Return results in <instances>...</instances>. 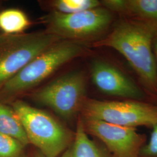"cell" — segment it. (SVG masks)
I'll use <instances>...</instances> for the list:
<instances>
[{"mask_svg": "<svg viewBox=\"0 0 157 157\" xmlns=\"http://www.w3.org/2000/svg\"><path fill=\"white\" fill-rule=\"evenodd\" d=\"M156 26L122 17L111 32L93 43L94 47H108L117 51L128 62L137 76L143 89L157 101V67L152 50Z\"/></svg>", "mask_w": 157, "mask_h": 157, "instance_id": "obj_1", "label": "cell"}, {"mask_svg": "<svg viewBox=\"0 0 157 157\" xmlns=\"http://www.w3.org/2000/svg\"><path fill=\"white\" fill-rule=\"evenodd\" d=\"M84 44L62 40L44 51L0 89V101H11L33 88L67 62L87 52Z\"/></svg>", "mask_w": 157, "mask_h": 157, "instance_id": "obj_2", "label": "cell"}, {"mask_svg": "<svg viewBox=\"0 0 157 157\" xmlns=\"http://www.w3.org/2000/svg\"><path fill=\"white\" fill-rule=\"evenodd\" d=\"M113 13L102 6L71 14L52 12L42 18L46 32L63 40L96 42L109 29Z\"/></svg>", "mask_w": 157, "mask_h": 157, "instance_id": "obj_3", "label": "cell"}, {"mask_svg": "<svg viewBox=\"0 0 157 157\" xmlns=\"http://www.w3.org/2000/svg\"><path fill=\"white\" fill-rule=\"evenodd\" d=\"M12 105L29 143L39 148L44 157H58L67 149L71 134L56 119L20 100Z\"/></svg>", "mask_w": 157, "mask_h": 157, "instance_id": "obj_4", "label": "cell"}, {"mask_svg": "<svg viewBox=\"0 0 157 157\" xmlns=\"http://www.w3.org/2000/svg\"><path fill=\"white\" fill-rule=\"evenodd\" d=\"M62 40L45 30L0 34V89L36 57Z\"/></svg>", "mask_w": 157, "mask_h": 157, "instance_id": "obj_5", "label": "cell"}, {"mask_svg": "<svg viewBox=\"0 0 157 157\" xmlns=\"http://www.w3.org/2000/svg\"><path fill=\"white\" fill-rule=\"evenodd\" d=\"M81 110L84 118L122 126L152 128L157 124V105L146 101H100L86 98Z\"/></svg>", "mask_w": 157, "mask_h": 157, "instance_id": "obj_6", "label": "cell"}, {"mask_svg": "<svg viewBox=\"0 0 157 157\" xmlns=\"http://www.w3.org/2000/svg\"><path fill=\"white\" fill-rule=\"evenodd\" d=\"M86 78L80 71H73L56 78L37 91L34 100L49 107L65 119L73 118L82 109L86 97Z\"/></svg>", "mask_w": 157, "mask_h": 157, "instance_id": "obj_7", "label": "cell"}, {"mask_svg": "<svg viewBox=\"0 0 157 157\" xmlns=\"http://www.w3.org/2000/svg\"><path fill=\"white\" fill-rule=\"evenodd\" d=\"M82 120L87 133L101 141L113 157H139L146 143V135L136 128L94 119L83 118Z\"/></svg>", "mask_w": 157, "mask_h": 157, "instance_id": "obj_8", "label": "cell"}, {"mask_svg": "<svg viewBox=\"0 0 157 157\" xmlns=\"http://www.w3.org/2000/svg\"><path fill=\"white\" fill-rule=\"evenodd\" d=\"M90 75L93 84L105 94L136 101L149 99L143 89L132 78L105 61L96 59L92 62Z\"/></svg>", "mask_w": 157, "mask_h": 157, "instance_id": "obj_9", "label": "cell"}, {"mask_svg": "<svg viewBox=\"0 0 157 157\" xmlns=\"http://www.w3.org/2000/svg\"><path fill=\"white\" fill-rule=\"evenodd\" d=\"M101 6L122 17L139 21L157 28V0H103Z\"/></svg>", "mask_w": 157, "mask_h": 157, "instance_id": "obj_10", "label": "cell"}, {"mask_svg": "<svg viewBox=\"0 0 157 157\" xmlns=\"http://www.w3.org/2000/svg\"><path fill=\"white\" fill-rule=\"evenodd\" d=\"M58 157H113L106 148L92 140L84 128L83 120L80 119L73 143Z\"/></svg>", "mask_w": 157, "mask_h": 157, "instance_id": "obj_11", "label": "cell"}, {"mask_svg": "<svg viewBox=\"0 0 157 157\" xmlns=\"http://www.w3.org/2000/svg\"><path fill=\"white\" fill-rule=\"evenodd\" d=\"M0 133L10 136L24 146L30 143L21 120L12 108L0 101Z\"/></svg>", "mask_w": 157, "mask_h": 157, "instance_id": "obj_12", "label": "cell"}, {"mask_svg": "<svg viewBox=\"0 0 157 157\" xmlns=\"http://www.w3.org/2000/svg\"><path fill=\"white\" fill-rule=\"evenodd\" d=\"M31 22L24 12L10 8L0 11V30L5 34H19L28 28Z\"/></svg>", "mask_w": 157, "mask_h": 157, "instance_id": "obj_13", "label": "cell"}, {"mask_svg": "<svg viewBox=\"0 0 157 157\" xmlns=\"http://www.w3.org/2000/svg\"><path fill=\"white\" fill-rule=\"evenodd\" d=\"M101 6L97 0H55L50 2L54 11L71 14L91 10Z\"/></svg>", "mask_w": 157, "mask_h": 157, "instance_id": "obj_14", "label": "cell"}, {"mask_svg": "<svg viewBox=\"0 0 157 157\" xmlns=\"http://www.w3.org/2000/svg\"><path fill=\"white\" fill-rule=\"evenodd\" d=\"M24 147L16 139L0 133V157H22Z\"/></svg>", "mask_w": 157, "mask_h": 157, "instance_id": "obj_15", "label": "cell"}, {"mask_svg": "<svg viewBox=\"0 0 157 157\" xmlns=\"http://www.w3.org/2000/svg\"><path fill=\"white\" fill-rule=\"evenodd\" d=\"M152 128L150 140L141 148L139 157H157V124Z\"/></svg>", "mask_w": 157, "mask_h": 157, "instance_id": "obj_16", "label": "cell"}, {"mask_svg": "<svg viewBox=\"0 0 157 157\" xmlns=\"http://www.w3.org/2000/svg\"><path fill=\"white\" fill-rule=\"evenodd\" d=\"M152 50H153V53L155 57L157 67V33L155 34L152 41Z\"/></svg>", "mask_w": 157, "mask_h": 157, "instance_id": "obj_17", "label": "cell"}, {"mask_svg": "<svg viewBox=\"0 0 157 157\" xmlns=\"http://www.w3.org/2000/svg\"><path fill=\"white\" fill-rule=\"evenodd\" d=\"M34 157H41V155H36V156H35Z\"/></svg>", "mask_w": 157, "mask_h": 157, "instance_id": "obj_18", "label": "cell"}]
</instances>
